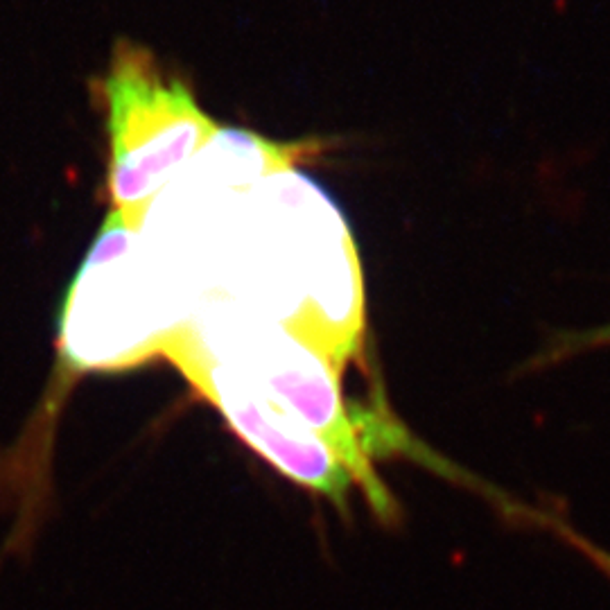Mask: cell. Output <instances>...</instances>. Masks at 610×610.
<instances>
[{
    "instance_id": "obj_1",
    "label": "cell",
    "mask_w": 610,
    "mask_h": 610,
    "mask_svg": "<svg viewBox=\"0 0 610 610\" xmlns=\"http://www.w3.org/2000/svg\"><path fill=\"white\" fill-rule=\"evenodd\" d=\"M98 95L109 132V197L117 215L141 231L154 197L220 134V125L201 111L184 80L127 39L113 46Z\"/></svg>"
},
{
    "instance_id": "obj_2",
    "label": "cell",
    "mask_w": 610,
    "mask_h": 610,
    "mask_svg": "<svg viewBox=\"0 0 610 610\" xmlns=\"http://www.w3.org/2000/svg\"><path fill=\"white\" fill-rule=\"evenodd\" d=\"M138 229L113 210L70 281L59 314V362L70 373L125 371L158 357L167 337Z\"/></svg>"
},
{
    "instance_id": "obj_3",
    "label": "cell",
    "mask_w": 610,
    "mask_h": 610,
    "mask_svg": "<svg viewBox=\"0 0 610 610\" xmlns=\"http://www.w3.org/2000/svg\"><path fill=\"white\" fill-rule=\"evenodd\" d=\"M158 357L174 364L190 389L215 407L233 434L262 462L310 493L348 511V497L357 484L337 455L258 384L203 348L184 321L165 337Z\"/></svg>"
},
{
    "instance_id": "obj_4",
    "label": "cell",
    "mask_w": 610,
    "mask_h": 610,
    "mask_svg": "<svg viewBox=\"0 0 610 610\" xmlns=\"http://www.w3.org/2000/svg\"><path fill=\"white\" fill-rule=\"evenodd\" d=\"M545 522L549 524V529L559 531V536L565 538L567 542L572 545V547H576L583 556H587V559L595 563V567H599V570H602V572L608 576V581H610V552H608V549L599 547V545H595L592 540H587L585 536H581L579 531H574L570 524L559 522V520H554V518H547Z\"/></svg>"
},
{
    "instance_id": "obj_5",
    "label": "cell",
    "mask_w": 610,
    "mask_h": 610,
    "mask_svg": "<svg viewBox=\"0 0 610 610\" xmlns=\"http://www.w3.org/2000/svg\"><path fill=\"white\" fill-rule=\"evenodd\" d=\"M610 346V326H602L597 330H585L581 335H567L559 339V344L549 348V360H561L567 355H574L579 350H590V348H604Z\"/></svg>"
}]
</instances>
